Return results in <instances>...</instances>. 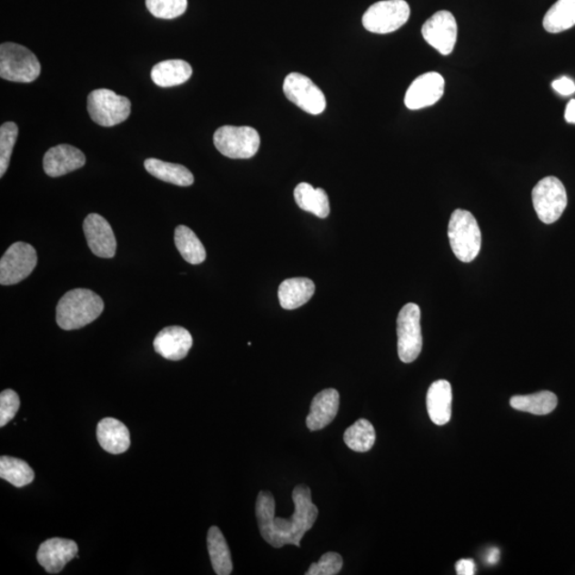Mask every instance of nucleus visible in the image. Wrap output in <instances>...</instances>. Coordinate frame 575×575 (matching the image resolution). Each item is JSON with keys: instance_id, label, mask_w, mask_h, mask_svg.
Segmentation results:
<instances>
[{"instance_id": "1", "label": "nucleus", "mask_w": 575, "mask_h": 575, "mask_svg": "<svg viewBox=\"0 0 575 575\" xmlns=\"http://www.w3.org/2000/svg\"><path fill=\"white\" fill-rule=\"evenodd\" d=\"M295 514L290 518L275 517V499L271 492H259L256 501V517L262 539L273 548L286 545L301 547L306 533L314 527L318 509L312 503L311 490L306 485H298L292 492Z\"/></svg>"}, {"instance_id": "2", "label": "nucleus", "mask_w": 575, "mask_h": 575, "mask_svg": "<svg viewBox=\"0 0 575 575\" xmlns=\"http://www.w3.org/2000/svg\"><path fill=\"white\" fill-rule=\"evenodd\" d=\"M105 304L101 297L89 289H74L61 298L55 320L65 330L83 328L103 314Z\"/></svg>"}, {"instance_id": "3", "label": "nucleus", "mask_w": 575, "mask_h": 575, "mask_svg": "<svg viewBox=\"0 0 575 575\" xmlns=\"http://www.w3.org/2000/svg\"><path fill=\"white\" fill-rule=\"evenodd\" d=\"M448 235L452 251L462 262L478 257L482 247V234L471 212L456 209L449 218Z\"/></svg>"}, {"instance_id": "4", "label": "nucleus", "mask_w": 575, "mask_h": 575, "mask_svg": "<svg viewBox=\"0 0 575 575\" xmlns=\"http://www.w3.org/2000/svg\"><path fill=\"white\" fill-rule=\"evenodd\" d=\"M41 74L36 55L16 43H3L0 46V77L14 83H33Z\"/></svg>"}, {"instance_id": "5", "label": "nucleus", "mask_w": 575, "mask_h": 575, "mask_svg": "<svg viewBox=\"0 0 575 575\" xmlns=\"http://www.w3.org/2000/svg\"><path fill=\"white\" fill-rule=\"evenodd\" d=\"M87 112L96 124L112 127L127 120L131 103L127 97L117 96L114 91L97 89L87 96Z\"/></svg>"}, {"instance_id": "6", "label": "nucleus", "mask_w": 575, "mask_h": 575, "mask_svg": "<svg viewBox=\"0 0 575 575\" xmlns=\"http://www.w3.org/2000/svg\"><path fill=\"white\" fill-rule=\"evenodd\" d=\"M218 152L230 159H249L257 154L260 146L258 131L249 126H223L214 136Z\"/></svg>"}, {"instance_id": "7", "label": "nucleus", "mask_w": 575, "mask_h": 575, "mask_svg": "<svg viewBox=\"0 0 575 575\" xmlns=\"http://www.w3.org/2000/svg\"><path fill=\"white\" fill-rule=\"evenodd\" d=\"M398 353L404 364L415 361L422 351L421 310L417 304L409 303L398 317Z\"/></svg>"}, {"instance_id": "8", "label": "nucleus", "mask_w": 575, "mask_h": 575, "mask_svg": "<svg viewBox=\"0 0 575 575\" xmlns=\"http://www.w3.org/2000/svg\"><path fill=\"white\" fill-rule=\"evenodd\" d=\"M409 16V5L405 0H383L366 11L362 25L370 33L387 35L404 26Z\"/></svg>"}, {"instance_id": "9", "label": "nucleus", "mask_w": 575, "mask_h": 575, "mask_svg": "<svg viewBox=\"0 0 575 575\" xmlns=\"http://www.w3.org/2000/svg\"><path fill=\"white\" fill-rule=\"evenodd\" d=\"M532 198L536 214L545 224L558 221L568 204L565 186L554 177L541 179L534 187Z\"/></svg>"}, {"instance_id": "10", "label": "nucleus", "mask_w": 575, "mask_h": 575, "mask_svg": "<svg viewBox=\"0 0 575 575\" xmlns=\"http://www.w3.org/2000/svg\"><path fill=\"white\" fill-rule=\"evenodd\" d=\"M36 265L35 248L28 243H15L0 260V284L11 286L21 283L33 273Z\"/></svg>"}, {"instance_id": "11", "label": "nucleus", "mask_w": 575, "mask_h": 575, "mask_svg": "<svg viewBox=\"0 0 575 575\" xmlns=\"http://www.w3.org/2000/svg\"><path fill=\"white\" fill-rule=\"evenodd\" d=\"M284 93L288 99L308 114L321 115L327 108V98L314 81L299 73L288 75L284 81Z\"/></svg>"}, {"instance_id": "12", "label": "nucleus", "mask_w": 575, "mask_h": 575, "mask_svg": "<svg viewBox=\"0 0 575 575\" xmlns=\"http://www.w3.org/2000/svg\"><path fill=\"white\" fill-rule=\"evenodd\" d=\"M422 35L437 52L448 55L458 41V23L451 12L439 11L424 23Z\"/></svg>"}, {"instance_id": "13", "label": "nucleus", "mask_w": 575, "mask_h": 575, "mask_svg": "<svg viewBox=\"0 0 575 575\" xmlns=\"http://www.w3.org/2000/svg\"><path fill=\"white\" fill-rule=\"evenodd\" d=\"M445 93V79L439 73L429 72L421 75L409 87L405 96V105L410 110H419L435 105Z\"/></svg>"}, {"instance_id": "14", "label": "nucleus", "mask_w": 575, "mask_h": 575, "mask_svg": "<svg viewBox=\"0 0 575 575\" xmlns=\"http://www.w3.org/2000/svg\"><path fill=\"white\" fill-rule=\"evenodd\" d=\"M84 233L92 253L97 257L112 258L116 252V239L105 217L91 214L84 222Z\"/></svg>"}, {"instance_id": "15", "label": "nucleus", "mask_w": 575, "mask_h": 575, "mask_svg": "<svg viewBox=\"0 0 575 575\" xmlns=\"http://www.w3.org/2000/svg\"><path fill=\"white\" fill-rule=\"evenodd\" d=\"M78 546L74 540L55 539L44 541L37 550L36 560L49 574H58L67 562L77 558Z\"/></svg>"}, {"instance_id": "16", "label": "nucleus", "mask_w": 575, "mask_h": 575, "mask_svg": "<svg viewBox=\"0 0 575 575\" xmlns=\"http://www.w3.org/2000/svg\"><path fill=\"white\" fill-rule=\"evenodd\" d=\"M86 165V156L80 149L60 144L48 149L44 156V171L49 177H60L68 173L79 170Z\"/></svg>"}, {"instance_id": "17", "label": "nucleus", "mask_w": 575, "mask_h": 575, "mask_svg": "<svg viewBox=\"0 0 575 575\" xmlns=\"http://www.w3.org/2000/svg\"><path fill=\"white\" fill-rule=\"evenodd\" d=\"M193 346L189 330L180 327L166 328L156 336V353L167 360L178 361L187 358Z\"/></svg>"}, {"instance_id": "18", "label": "nucleus", "mask_w": 575, "mask_h": 575, "mask_svg": "<svg viewBox=\"0 0 575 575\" xmlns=\"http://www.w3.org/2000/svg\"><path fill=\"white\" fill-rule=\"evenodd\" d=\"M340 397L336 389H325L312 399L306 424L312 430H320L334 421L339 410Z\"/></svg>"}, {"instance_id": "19", "label": "nucleus", "mask_w": 575, "mask_h": 575, "mask_svg": "<svg viewBox=\"0 0 575 575\" xmlns=\"http://www.w3.org/2000/svg\"><path fill=\"white\" fill-rule=\"evenodd\" d=\"M452 387L446 379L434 381L427 396V408L431 422L446 425L452 417Z\"/></svg>"}, {"instance_id": "20", "label": "nucleus", "mask_w": 575, "mask_h": 575, "mask_svg": "<svg viewBox=\"0 0 575 575\" xmlns=\"http://www.w3.org/2000/svg\"><path fill=\"white\" fill-rule=\"evenodd\" d=\"M96 436L99 446L110 454L125 453L130 447L129 429L115 418H104L97 424Z\"/></svg>"}, {"instance_id": "21", "label": "nucleus", "mask_w": 575, "mask_h": 575, "mask_svg": "<svg viewBox=\"0 0 575 575\" xmlns=\"http://www.w3.org/2000/svg\"><path fill=\"white\" fill-rule=\"evenodd\" d=\"M316 286L314 281L306 277L289 278L283 281L278 288V298L281 308L293 310L310 301L314 297Z\"/></svg>"}, {"instance_id": "22", "label": "nucleus", "mask_w": 575, "mask_h": 575, "mask_svg": "<svg viewBox=\"0 0 575 575\" xmlns=\"http://www.w3.org/2000/svg\"><path fill=\"white\" fill-rule=\"evenodd\" d=\"M192 67L184 60H166L152 68L151 77L161 87L183 85L192 76Z\"/></svg>"}, {"instance_id": "23", "label": "nucleus", "mask_w": 575, "mask_h": 575, "mask_svg": "<svg viewBox=\"0 0 575 575\" xmlns=\"http://www.w3.org/2000/svg\"><path fill=\"white\" fill-rule=\"evenodd\" d=\"M146 171L166 183L178 187H189L195 183V177L184 166L170 164V162L149 158L144 161Z\"/></svg>"}, {"instance_id": "24", "label": "nucleus", "mask_w": 575, "mask_h": 575, "mask_svg": "<svg viewBox=\"0 0 575 575\" xmlns=\"http://www.w3.org/2000/svg\"><path fill=\"white\" fill-rule=\"evenodd\" d=\"M296 202L299 208L310 212L318 217L329 216L330 205L328 193L321 187H312L308 183L299 184L295 190Z\"/></svg>"}, {"instance_id": "25", "label": "nucleus", "mask_w": 575, "mask_h": 575, "mask_svg": "<svg viewBox=\"0 0 575 575\" xmlns=\"http://www.w3.org/2000/svg\"><path fill=\"white\" fill-rule=\"evenodd\" d=\"M207 548L212 568L217 575H229L233 572V560L227 540L217 527L208 530Z\"/></svg>"}, {"instance_id": "26", "label": "nucleus", "mask_w": 575, "mask_h": 575, "mask_svg": "<svg viewBox=\"0 0 575 575\" xmlns=\"http://www.w3.org/2000/svg\"><path fill=\"white\" fill-rule=\"evenodd\" d=\"M559 399L551 391H540L528 396H515L510 398L509 404L512 409L530 412L536 416H546L551 414L558 406Z\"/></svg>"}, {"instance_id": "27", "label": "nucleus", "mask_w": 575, "mask_h": 575, "mask_svg": "<svg viewBox=\"0 0 575 575\" xmlns=\"http://www.w3.org/2000/svg\"><path fill=\"white\" fill-rule=\"evenodd\" d=\"M575 26V0H558L543 17L550 34H560Z\"/></svg>"}, {"instance_id": "28", "label": "nucleus", "mask_w": 575, "mask_h": 575, "mask_svg": "<svg viewBox=\"0 0 575 575\" xmlns=\"http://www.w3.org/2000/svg\"><path fill=\"white\" fill-rule=\"evenodd\" d=\"M175 246L183 258L191 265H201L206 259V249L201 240L189 227L179 225L175 229Z\"/></svg>"}, {"instance_id": "29", "label": "nucleus", "mask_w": 575, "mask_h": 575, "mask_svg": "<svg viewBox=\"0 0 575 575\" xmlns=\"http://www.w3.org/2000/svg\"><path fill=\"white\" fill-rule=\"evenodd\" d=\"M0 478L11 485L22 489L34 482L35 472L23 459L2 456L0 458Z\"/></svg>"}, {"instance_id": "30", "label": "nucleus", "mask_w": 575, "mask_h": 575, "mask_svg": "<svg viewBox=\"0 0 575 575\" xmlns=\"http://www.w3.org/2000/svg\"><path fill=\"white\" fill-rule=\"evenodd\" d=\"M377 434L370 421L360 419L349 427L345 433L347 446L355 452L365 453L373 448Z\"/></svg>"}, {"instance_id": "31", "label": "nucleus", "mask_w": 575, "mask_h": 575, "mask_svg": "<svg viewBox=\"0 0 575 575\" xmlns=\"http://www.w3.org/2000/svg\"><path fill=\"white\" fill-rule=\"evenodd\" d=\"M17 136L18 127L14 122L5 123L0 127V177L8 170Z\"/></svg>"}, {"instance_id": "32", "label": "nucleus", "mask_w": 575, "mask_h": 575, "mask_svg": "<svg viewBox=\"0 0 575 575\" xmlns=\"http://www.w3.org/2000/svg\"><path fill=\"white\" fill-rule=\"evenodd\" d=\"M146 7L155 17L173 20L185 14L187 0H146Z\"/></svg>"}, {"instance_id": "33", "label": "nucleus", "mask_w": 575, "mask_h": 575, "mask_svg": "<svg viewBox=\"0 0 575 575\" xmlns=\"http://www.w3.org/2000/svg\"><path fill=\"white\" fill-rule=\"evenodd\" d=\"M343 567L341 555L335 552L325 553L320 560L314 562L306 575H336Z\"/></svg>"}, {"instance_id": "34", "label": "nucleus", "mask_w": 575, "mask_h": 575, "mask_svg": "<svg viewBox=\"0 0 575 575\" xmlns=\"http://www.w3.org/2000/svg\"><path fill=\"white\" fill-rule=\"evenodd\" d=\"M20 406V397L15 390L7 389L0 393V428L14 420Z\"/></svg>"}, {"instance_id": "35", "label": "nucleus", "mask_w": 575, "mask_h": 575, "mask_svg": "<svg viewBox=\"0 0 575 575\" xmlns=\"http://www.w3.org/2000/svg\"><path fill=\"white\" fill-rule=\"evenodd\" d=\"M552 86L556 92L564 96H572V94L575 92V84L570 78L568 77H561L558 80L553 81Z\"/></svg>"}, {"instance_id": "36", "label": "nucleus", "mask_w": 575, "mask_h": 575, "mask_svg": "<svg viewBox=\"0 0 575 575\" xmlns=\"http://www.w3.org/2000/svg\"><path fill=\"white\" fill-rule=\"evenodd\" d=\"M456 573L459 575H473L477 573V566L472 560H460L456 562Z\"/></svg>"}, {"instance_id": "37", "label": "nucleus", "mask_w": 575, "mask_h": 575, "mask_svg": "<svg viewBox=\"0 0 575 575\" xmlns=\"http://www.w3.org/2000/svg\"><path fill=\"white\" fill-rule=\"evenodd\" d=\"M565 120L568 123L575 124V99H572V101L567 105Z\"/></svg>"}, {"instance_id": "38", "label": "nucleus", "mask_w": 575, "mask_h": 575, "mask_svg": "<svg viewBox=\"0 0 575 575\" xmlns=\"http://www.w3.org/2000/svg\"><path fill=\"white\" fill-rule=\"evenodd\" d=\"M499 559V551L498 549L493 548L491 549V552L489 553V558H487V561H489V564H497V561Z\"/></svg>"}]
</instances>
